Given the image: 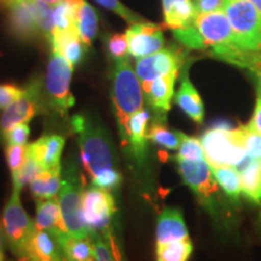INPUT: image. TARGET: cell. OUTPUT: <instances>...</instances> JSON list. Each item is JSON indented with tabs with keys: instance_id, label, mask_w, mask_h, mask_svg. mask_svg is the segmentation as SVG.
I'll list each match as a JSON object with an SVG mask.
<instances>
[{
	"instance_id": "9",
	"label": "cell",
	"mask_w": 261,
	"mask_h": 261,
	"mask_svg": "<svg viewBox=\"0 0 261 261\" xmlns=\"http://www.w3.org/2000/svg\"><path fill=\"white\" fill-rule=\"evenodd\" d=\"M177 162L182 181L191 189L204 208L211 213L214 212L219 185L214 179L210 163L205 161V159L198 161L177 160Z\"/></svg>"
},
{
	"instance_id": "10",
	"label": "cell",
	"mask_w": 261,
	"mask_h": 261,
	"mask_svg": "<svg viewBox=\"0 0 261 261\" xmlns=\"http://www.w3.org/2000/svg\"><path fill=\"white\" fill-rule=\"evenodd\" d=\"M83 219L89 232L102 233L110 228L116 204L110 191L92 187L84 189L81 200Z\"/></svg>"
},
{
	"instance_id": "7",
	"label": "cell",
	"mask_w": 261,
	"mask_h": 261,
	"mask_svg": "<svg viewBox=\"0 0 261 261\" xmlns=\"http://www.w3.org/2000/svg\"><path fill=\"white\" fill-rule=\"evenodd\" d=\"M21 191L12 189V194L3 211V230L8 247L18 261L25 260V244L35 228V221L22 205Z\"/></svg>"
},
{
	"instance_id": "6",
	"label": "cell",
	"mask_w": 261,
	"mask_h": 261,
	"mask_svg": "<svg viewBox=\"0 0 261 261\" xmlns=\"http://www.w3.org/2000/svg\"><path fill=\"white\" fill-rule=\"evenodd\" d=\"M74 67L61 52L52 50L45 77V93L52 112L61 117H67L75 104L70 91V81Z\"/></svg>"
},
{
	"instance_id": "14",
	"label": "cell",
	"mask_w": 261,
	"mask_h": 261,
	"mask_svg": "<svg viewBox=\"0 0 261 261\" xmlns=\"http://www.w3.org/2000/svg\"><path fill=\"white\" fill-rule=\"evenodd\" d=\"M8 25L14 37L22 41H33L40 37L31 0H8Z\"/></svg>"
},
{
	"instance_id": "19",
	"label": "cell",
	"mask_w": 261,
	"mask_h": 261,
	"mask_svg": "<svg viewBox=\"0 0 261 261\" xmlns=\"http://www.w3.org/2000/svg\"><path fill=\"white\" fill-rule=\"evenodd\" d=\"M163 27L177 31L195 22L194 0H162Z\"/></svg>"
},
{
	"instance_id": "48",
	"label": "cell",
	"mask_w": 261,
	"mask_h": 261,
	"mask_svg": "<svg viewBox=\"0 0 261 261\" xmlns=\"http://www.w3.org/2000/svg\"><path fill=\"white\" fill-rule=\"evenodd\" d=\"M6 3H8V0H0V9L6 8Z\"/></svg>"
},
{
	"instance_id": "35",
	"label": "cell",
	"mask_w": 261,
	"mask_h": 261,
	"mask_svg": "<svg viewBox=\"0 0 261 261\" xmlns=\"http://www.w3.org/2000/svg\"><path fill=\"white\" fill-rule=\"evenodd\" d=\"M107 50L114 61L128 57V41L126 34L116 33L110 35L107 41Z\"/></svg>"
},
{
	"instance_id": "27",
	"label": "cell",
	"mask_w": 261,
	"mask_h": 261,
	"mask_svg": "<svg viewBox=\"0 0 261 261\" xmlns=\"http://www.w3.org/2000/svg\"><path fill=\"white\" fill-rule=\"evenodd\" d=\"M76 27L81 41L87 47H90L92 41L97 37L98 16L96 10L86 0H83L80 3L79 9H77Z\"/></svg>"
},
{
	"instance_id": "42",
	"label": "cell",
	"mask_w": 261,
	"mask_h": 261,
	"mask_svg": "<svg viewBox=\"0 0 261 261\" xmlns=\"http://www.w3.org/2000/svg\"><path fill=\"white\" fill-rule=\"evenodd\" d=\"M255 73L256 81H257V97H256V104L255 110H254L252 121L249 125L256 129L257 132L261 133V71L260 70H253Z\"/></svg>"
},
{
	"instance_id": "37",
	"label": "cell",
	"mask_w": 261,
	"mask_h": 261,
	"mask_svg": "<svg viewBox=\"0 0 261 261\" xmlns=\"http://www.w3.org/2000/svg\"><path fill=\"white\" fill-rule=\"evenodd\" d=\"M96 2L99 5H102L103 8L115 12L116 15H119L120 17H122L126 22H128L129 24L136 23V22L145 21V19L140 17L138 14H136V12H133L132 10H129L127 6L123 5L120 0H96Z\"/></svg>"
},
{
	"instance_id": "52",
	"label": "cell",
	"mask_w": 261,
	"mask_h": 261,
	"mask_svg": "<svg viewBox=\"0 0 261 261\" xmlns=\"http://www.w3.org/2000/svg\"><path fill=\"white\" fill-rule=\"evenodd\" d=\"M255 70H260L261 71V69H255Z\"/></svg>"
},
{
	"instance_id": "43",
	"label": "cell",
	"mask_w": 261,
	"mask_h": 261,
	"mask_svg": "<svg viewBox=\"0 0 261 261\" xmlns=\"http://www.w3.org/2000/svg\"><path fill=\"white\" fill-rule=\"evenodd\" d=\"M194 4L197 14H207L224 10L225 0H194Z\"/></svg>"
},
{
	"instance_id": "25",
	"label": "cell",
	"mask_w": 261,
	"mask_h": 261,
	"mask_svg": "<svg viewBox=\"0 0 261 261\" xmlns=\"http://www.w3.org/2000/svg\"><path fill=\"white\" fill-rule=\"evenodd\" d=\"M35 227L39 230L63 231L62 224L61 208L57 196L44 200H37V217H35Z\"/></svg>"
},
{
	"instance_id": "33",
	"label": "cell",
	"mask_w": 261,
	"mask_h": 261,
	"mask_svg": "<svg viewBox=\"0 0 261 261\" xmlns=\"http://www.w3.org/2000/svg\"><path fill=\"white\" fill-rule=\"evenodd\" d=\"M173 34H174V38L185 47L192 48V50H205L207 48L203 40H202L200 33L196 28L195 22L185 28L173 31Z\"/></svg>"
},
{
	"instance_id": "21",
	"label": "cell",
	"mask_w": 261,
	"mask_h": 261,
	"mask_svg": "<svg viewBox=\"0 0 261 261\" xmlns=\"http://www.w3.org/2000/svg\"><path fill=\"white\" fill-rule=\"evenodd\" d=\"M175 103L179 108L196 123H202L204 119V104L197 92L194 84L188 76V69H185L181 76L180 87L175 94Z\"/></svg>"
},
{
	"instance_id": "30",
	"label": "cell",
	"mask_w": 261,
	"mask_h": 261,
	"mask_svg": "<svg viewBox=\"0 0 261 261\" xmlns=\"http://www.w3.org/2000/svg\"><path fill=\"white\" fill-rule=\"evenodd\" d=\"M35 21L42 38L50 41L54 32V5L40 0H31Z\"/></svg>"
},
{
	"instance_id": "31",
	"label": "cell",
	"mask_w": 261,
	"mask_h": 261,
	"mask_svg": "<svg viewBox=\"0 0 261 261\" xmlns=\"http://www.w3.org/2000/svg\"><path fill=\"white\" fill-rule=\"evenodd\" d=\"M41 165L28 152L27 160H25L24 165L18 169L17 172L11 173L12 174V184L14 189L21 191L24 187H27L32 182L37 175L42 171Z\"/></svg>"
},
{
	"instance_id": "36",
	"label": "cell",
	"mask_w": 261,
	"mask_h": 261,
	"mask_svg": "<svg viewBox=\"0 0 261 261\" xmlns=\"http://www.w3.org/2000/svg\"><path fill=\"white\" fill-rule=\"evenodd\" d=\"M122 177L116 168H110L107 171L100 172L92 179V185L104 190L112 191L115 190L121 185Z\"/></svg>"
},
{
	"instance_id": "28",
	"label": "cell",
	"mask_w": 261,
	"mask_h": 261,
	"mask_svg": "<svg viewBox=\"0 0 261 261\" xmlns=\"http://www.w3.org/2000/svg\"><path fill=\"white\" fill-rule=\"evenodd\" d=\"M214 179L217 180L219 188L230 198L231 202L238 203L240 201L241 180L240 173L232 166H220V167H211Z\"/></svg>"
},
{
	"instance_id": "1",
	"label": "cell",
	"mask_w": 261,
	"mask_h": 261,
	"mask_svg": "<svg viewBox=\"0 0 261 261\" xmlns=\"http://www.w3.org/2000/svg\"><path fill=\"white\" fill-rule=\"evenodd\" d=\"M71 128L76 135L84 169L91 180L100 172L116 168L113 139L99 121L86 114H76L71 117Z\"/></svg>"
},
{
	"instance_id": "18",
	"label": "cell",
	"mask_w": 261,
	"mask_h": 261,
	"mask_svg": "<svg viewBox=\"0 0 261 261\" xmlns=\"http://www.w3.org/2000/svg\"><path fill=\"white\" fill-rule=\"evenodd\" d=\"M65 138L61 135H44L37 142L27 145L28 152L42 168L61 167V158Z\"/></svg>"
},
{
	"instance_id": "53",
	"label": "cell",
	"mask_w": 261,
	"mask_h": 261,
	"mask_svg": "<svg viewBox=\"0 0 261 261\" xmlns=\"http://www.w3.org/2000/svg\"><path fill=\"white\" fill-rule=\"evenodd\" d=\"M6 261H12V260H6Z\"/></svg>"
},
{
	"instance_id": "40",
	"label": "cell",
	"mask_w": 261,
	"mask_h": 261,
	"mask_svg": "<svg viewBox=\"0 0 261 261\" xmlns=\"http://www.w3.org/2000/svg\"><path fill=\"white\" fill-rule=\"evenodd\" d=\"M90 237L96 248V261H117L110 242L106 237L98 232H91Z\"/></svg>"
},
{
	"instance_id": "47",
	"label": "cell",
	"mask_w": 261,
	"mask_h": 261,
	"mask_svg": "<svg viewBox=\"0 0 261 261\" xmlns=\"http://www.w3.org/2000/svg\"><path fill=\"white\" fill-rule=\"evenodd\" d=\"M40 2L48 3V4H51V5H56V4H58V3L63 2V0H40Z\"/></svg>"
},
{
	"instance_id": "29",
	"label": "cell",
	"mask_w": 261,
	"mask_h": 261,
	"mask_svg": "<svg viewBox=\"0 0 261 261\" xmlns=\"http://www.w3.org/2000/svg\"><path fill=\"white\" fill-rule=\"evenodd\" d=\"M182 135L184 133L179 132V130L169 129L166 126V121L159 119H156L150 126V128H148V138L150 142L168 150L179 149Z\"/></svg>"
},
{
	"instance_id": "39",
	"label": "cell",
	"mask_w": 261,
	"mask_h": 261,
	"mask_svg": "<svg viewBox=\"0 0 261 261\" xmlns=\"http://www.w3.org/2000/svg\"><path fill=\"white\" fill-rule=\"evenodd\" d=\"M244 133V142H246L247 155L252 159H261V133L254 129L248 123L242 126Z\"/></svg>"
},
{
	"instance_id": "15",
	"label": "cell",
	"mask_w": 261,
	"mask_h": 261,
	"mask_svg": "<svg viewBox=\"0 0 261 261\" xmlns=\"http://www.w3.org/2000/svg\"><path fill=\"white\" fill-rule=\"evenodd\" d=\"M179 71L159 76L150 83L142 84L146 103L156 113V119L166 121V114L171 109V102L174 94V84Z\"/></svg>"
},
{
	"instance_id": "45",
	"label": "cell",
	"mask_w": 261,
	"mask_h": 261,
	"mask_svg": "<svg viewBox=\"0 0 261 261\" xmlns=\"http://www.w3.org/2000/svg\"><path fill=\"white\" fill-rule=\"evenodd\" d=\"M6 241H5V236H4V230H3V225L0 224V250L4 252V246H5Z\"/></svg>"
},
{
	"instance_id": "34",
	"label": "cell",
	"mask_w": 261,
	"mask_h": 261,
	"mask_svg": "<svg viewBox=\"0 0 261 261\" xmlns=\"http://www.w3.org/2000/svg\"><path fill=\"white\" fill-rule=\"evenodd\" d=\"M28 156L27 145L10 144L5 148V158L11 173L17 172L24 165Z\"/></svg>"
},
{
	"instance_id": "3",
	"label": "cell",
	"mask_w": 261,
	"mask_h": 261,
	"mask_svg": "<svg viewBox=\"0 0 261 261\" xmlns=\"http://www.w3.org/2000/svg\"><path fill=\"white\" fill-rule=\"evenodd\" d=\"M200 140L204 150L205 161L211 167H237L247 158L242 126L231 128L227 123L219 122L205 130Z\"/></svg>"
},
{
	"instance_id": "23",
	"label": "cell",
	"mask_w": 261,
	"mask_h": 261,
	"mask_svg": "<svg viewBox=\"0 0 261 261\" xmlns=\"http://www.w3.org/2000/svg\"><path fill=\"white\" fill-rule=\"evenodd\" d=\"M50 44L52 50L61 52L73 67H76L77 64L81 63V61L84 60L85 51L87 48L86 45L81 41L77 32L62 33V34L54 33L51 35Z\"/></svg>"
},
{
	"instance_id": "50",
	"label": "cell",
	"mask_w": 261,
	"mask_h": 261,
	"mask_svg": "<svg viewBox=\"0 0 261 261\" xmlns=\"http://www.w3.org/2000/svg\"><path fill=\"white\" fill-rule=\"evenodd\" d=\"M25 261H39V260H25Z\"/></svg>"
},
{
	"instance_id": "32",
	"label": "cell",
	"mask_w": 261,
	"mask_h": 261,
	"mask_svg": "<svg viewBox=\"0 0 261 261\" xmlns=\"http://www.w3.org/2000/svg\"><path fill=\"white\" fill-rule=\"evenodd\" d=\"M204 150L200 139L195 137H189L184 133L180 145L178 149V155L175 160H190V161H198L204 160Z\"/></svg>"
},
{
	"instance_id": "12",
	"label": "cell",
	"mask_w": 261,
	"mask_h": 261,
	"mask_svg": "<svg viewBox=\"0 0 261 261\" xmlns=\"http://www.w3.org/2000/svg\"><path fill=\"white\" fill-rule=\"evenodd\" d=\"M163 25L148 21L130 23L126 31L128 54L135 58H143L161 51L165 45Z\"/></svg>"
},
{
	"instance_id": "5",
	"label": "cell",
	"mask_w": 261,
	"mask_h": 261,
	"mask_svg": "<svg viewBox=\"0 0 261 261\" xmlns=\"http://www.w3.org/2000/svg\"><path fill=\"white\" fill-rule=\"evenodd\" d=\"M224 11L233 31L234 45L244 54L261 51V14L249 0H225Z\"/></svg>"
},
{
	"instance_id": "46",
	"label": "cell",
	"mask_w": 261,
	"mask_h": 261,
	"mask_svg": "<svg viewBox=\"0 0 261 261\" xmlns=\"http://www.w3.org/2000/svg\"><path fill=\"white\" fill-rule=\"evenodd\" d=\"M249 2L253 3L254 6H255V8L259 10L260 14H261V0H249Z\"/></svg>"
},
{
	"instance_id": "26",
	"label": "cell",
	"mask_w": 261,
	"mask_h": 261,
	"mask_svg": "<svg viewBox=\"0 0 261 261\" xmlns=\"http://www.w3.org/2000/svg\"><path fill=\"white\" fill-rule=\"evenodd\" d=\"M83 0H63L54 5V33L77 32V9Z\"/></svg>"
},
{
	"instance_id": "2",
	"label": "cell",
	"mask_w": 261,
	"mask_h": 261,
	"mask_svg": "<svg viewBox=\"0 0 261 261\" xmlns=\"http://www.w3.org/2000/svg\"><path fill=\"white\" fill-rule=\"evenodd\" d=\"M110 77L114 114L123 151L126 152L128 148V121L133 114L143 108L144 93L128 57L114 61Z\"/></svg>"
},
{
	"instance_id": "16",
	"label": "cell",
	"mask_w": 261,
	"mask_h": 261,
	"mask_svg": "<svg viewBox=\"0 0 261 261\" xmlns=\"http://www.w3.org/2000/svg\"><path fill=\"white\" fill-rule=\"evenodd\" d=\"M25 260L63 261V253L55 233L35 227L25 244Z\"/></svg>"
},
{
	"instance_id": "20",
	"label": "cell",
	"mask_w": 261,
	"mask_h": 261,
	"mask_svg": "<svg viewBox=\"0 0 261 261\" xmlns=\"http://www.w3.org/2000/svg\"><path fill=\"white\" fill-rule=\"evenodd\" d=\"M234 168L240 173L242 194L254 204H261V159H252L247 155Z\"/></svg>"
},
{
	"instance_id": "38",
	"label": "cell",
	"mask_w": 261,
	"mask_h": 261,
	"mask_svg": "<svg viewBox=\"0 0 261 261\" xmlns=\"http://www.w3.org/2000/svg\"><path fill=\"white\" fill-rule=\"evenodd\" d=\"M29 135H31V128L28 123H18L11 128L5 130L4 133L0 135L6 144H17V145H27Z\"/></svg>"
},
{
	"instance_id": "51",
	"label": "cell",
	"mask_w": 261,
	"mask_h": 261,
	"mask_svg": "<svg viewBox=\"0 0 261 261\" xmlns=\"http://www.w3.org/2000/svg\"><path fill=\"white\" fill-rule=\"evenodd\" d=\"M63 261H68V260H65V259H64V257H63Z\"/></svg>"
},
{
	"instance_id": "49",
	"label": "cell",
	"mask_w": 261,
	"mask_h": 261,
	"mask_svg": "<svg viewBox=\"0 0 261 261\" xmlns=\"http://www.w3.org/2000/svg\"><path fill=\"white\" fill-rule=\"evenodd\" d=\"M0 261H4V252L0 250Z\"/></svg>"
},
{
	"instance_id": "24",
	"label": "cell",
	"mask_w": 261,
	"mask_h": 261,
	"mask_svg": "<svg viewBox=\"0 0 261 261\" xmlns=\"http://www.w3.org/2000/svg\"><path fill=\"white\" fill-rule=\"evenodd\" d=\"M62 166L55 168H44L33 179L29 189L35 200L51 198L58 195L61 189Z\"/></svg>"
},
{
	"instance_id": "11",
	"label": "cell",
	"mask_w": 261,
	"mask_h": 261,
	"mask_svg": "<svg viewBox=\"0 0 261 261\" xmlns=\"http://www.w3.org/2000/svg\"><path fill=\"white\" fill-rule=\"evenodd\" d=\"M182 62L184 54L180 48L167 47L150 56L138 58L135 70L140 84H145L159 76L179 71Z\"/></svg>"
},
{
	"instance_id": "13",
	"label": "cell",
	"mask_w": 261,
	"mask_h": 261,
	"mask_svg": "<svg viewBox=\"0 0 261 261\" xmlns=\"http://www.w3.org/2000/svg\"><path fill=\"white\" fill-rule=\"evenodd\" d=\"M149 121L150 112L144 108L133 114L128 121V148L125 154L139 169L144 168L148 160Z\"/></svg>"
},
{
	"instance_id": "8",
	"label": "cell",
	"mask_w": 261,
	"mask_h": 261,
	"mask_svg": "<svg viewBox=\"0 0 261 261\" xmlns=\"http://www.w3.org/2000/svg\"><path fill=\"white\" fill-rule=\"evenodd\" d=\"M45 85L40 77H34L24 86L23 96L6 108L0 116V135L18 123H28L34 116L50 112Z\"/></svg>"
},
{
	"instance_id": "41",
	"label": "cell",
	"mask_w": 261,
	"mask_h": 261,
	"mask_svg": "<svg viewBox=\"0 0 261 261\" xmlns=\"http://www.w3.org/2000/svg\"><path fill=\"white\" fill-rule=\"evenodd\" d=\"M24 87H19L12 84L0 85V109H6L23 96Z\"/></svg>"
},
{
	"instance_id": "4",
	"label": "cell",
	"mask_w": 261,
	"mask_h": 261,
	"mask_svg": "<svg viewBox=\"0 0 261 261\" xmlns=\"http://www.w3.org/2000/svg\"><path fill=\"white\" fill-rule=\"evenodd\" d=\"M83 192V180L77 171V166L75 162H71L65 166L61 189L57 195L63 231L74 237L89 238L90 232L85 226L83 210H81Z\"/></svg>"
},
{
	"instance_id": "22",
	"label": "cell",
	"mask_w": 261,
	"mask_h": 261,
	"mask_svg": "<svg viewBox=\"0 0 261 261\" xmlns=\"http://www.w3.org/2000/svg\"><path fill=\"white\" fill-rule=\"evenodd\" d=\"M60 243L63 257L68 261H96V248L93 241L68 234L64 231H54Z\"/></svg>"
},
{
	"instance_id": "44",
	"label": "cell",
	"mask_w": 261,
	"mask_h": 261,
	"mask_svg": "<svg viewBox=\"0 0 261 261\" xmlns=\"http://www.w3.org/2000/svg\"><path fill=\"white\" fill-rule=\"evenodd\" d=\"M249 69L255 70V69H261V51L257 52V54H253L252 57H250L249 62Z\"/></svg>"
},
{
	"instance_id": "17",
	"label": "cell",
	"mask_w": 261,
	"mask_h": 261,
	"mask_svg": "<svg viewBox=\"0 0 261 261\" xmlns=\"http://www.w3.org/2000/svg\"><path fill=\"white\" fill-rule=\"evenodd\" d=\"M189 232L184 217L178 208H166L161 212L156 226V244H166L187 240Z\"/></svg>"
}]
</instances>
